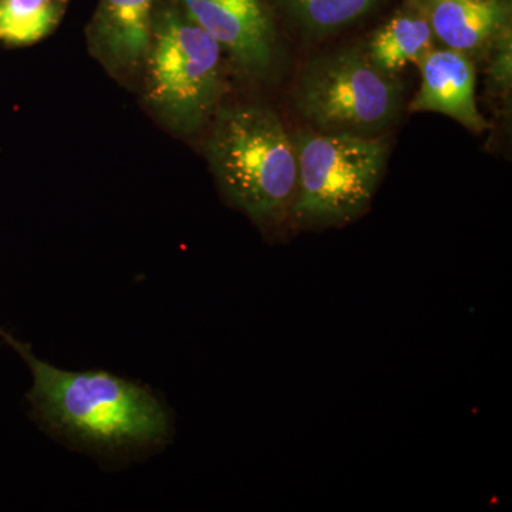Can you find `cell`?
<instances>
[{
  "mask_svg": "<svg viewBox=\"0 0 512 512\" xmlns=\"http://www.w3.org/2000/svg\"><path fill=\"white\" fill-rule=\"evenodd\" d=\"M33 375L26 396L33 414L52 433L104 456L151 450L170 436V417L156 394L119 376L67 372L33 355L26 343L0 328Z\"/></svg>",
  "mask_w": 512,
  "mask_h": 512,
  "instance_id": "cell-1",
  "label": "cell"
},
{
  "mask_svg": "<svg viewBox=\"0 0 512 512\" xmlns=\"http://www.w3.org/2000/svg\"><path fill=\"white\" fill-rule=\"evenodd\" d=\"M207 156L222 194L264 231L291 222L298 183L295 143L274 111L218 110Z\"/></svg>",
  "mask_w": 512,
  "mask_h": 512,
  "instance_id": "cell-2",
  "label": "cell"
},
{
  "mask_svg": "<svg viewBox=\"0 0 512 512\" xmlns=\"http://www.w3.org/2000/svg\"><path fill=\"white\" fill-rule=\"evenodd\" d=\"M224 50L174 3L157 5L144 63L143 103L177 136L197 133L215 116L224 93Z\"/></svg>",
  "mask_w": 512,
  "mask_h": 512,
  "instance_id": "cell-3",
  "label": "cell"
},
{
  "mask_svg": "<svg viewBox=\"0 0 512 512\" xmlns=\"http://www.w3.org/2000/svg\"><path fill=\"white\" fill-rule=\"evenodd\" d=\"M298 183L291 224L299 229L338 228L362 217L375 197L386 163L379 138L355 134H299Z\"/></svg>",
  "mask_w": 512,
  "mask_h": 512,
  "instance_id": "cell-4",
  "label": "cell"
},
{
  "mask_svg": "<svg viewBox=\"0 0 512 512\" xmlns=\"http://www.w3.org/2000/svg\"><path fill=\"white\" fill-rule=\"evenodd\" d=\"M399 101L396 79L356 49L313 60L296 92L298 109L320 133L373 136L396 116Z\"/></svg>",
  "mask_w": 512,
  "mask_h": 512,
  "instance_id": "cell-5",
  "label": "cell"
},
{
  "mask_svg": "<svg viewBox=\"0 0 512 512\" xmlns=\"http://www.w3.org/2000/svg\"><path fill=\"white\" fill-rule=\"evenodd\" d=\"M217 40L241 72L264 76L274 63L275 29L262 0H170Z\"/></svg>",
  "mask_w": 512,
  "mask_h": 512,
  "instance_id": "cell-6",
  "label": "cell"
},
{
  "mask_svg": "<svg viewBox=\"0 0 512 512\" xmlns=\"http://www.w3.org/2000/svg\"><path fill=\"white\" fill-rule=\"evenodd\" d=\"M157 0H99L87 28L90 53L121 83L141 77L153 35Z\"/></svg>",
  "mask_w": 512,
  "mask_h": 512,
  "instance_id": "cell-7",
  "label": "cell"
},
{
  "mask_svg": "<svg viewBox=\"0 0 512 512\" xmlns=\"http://www.w3.org/2000/svg\"><path fill=\"white\" fill-rule=\"evenodd\" d=\"M421 86L410 111L440 113L481 133L488 123L478 111L476 69L466 53L431 49L419 63Z\"/></svg>",
  "mask_w": 512,
  "mask_h": 512,
  "instance_id": "cell-8",
  "label": "cell"
},
{
  "mask_svg": "<svg viewBox=\"0 0 512 512\" xmlns=\"http://www.w3.org/2000/svg\"><path fill=\"white\" fill-rule=\"evenodd\" d=\"M510 15L508 0H434L429 23L447 49L470 56L508 28Z\"/></svg>",
  "mask_w": 512,
  "mask_h": 512,
  "instance_id": "cell-9",
  "label": "cell"
},
{
  "mask_svg": "<svg viewBox=\"0 0 512 512\" xmlns=\"http://www.w3.org/2000/svg\"><path fill=\"white\" fill-rule=\"evenodd\" d=\"M434 33L429 19L399 15L382 26L367 46L370 63L387 76H396L409 64H417L433 47Z\"/></svg>",
  "mask_w": 512,
  "mask_h": 512,
  "instance_id": "cell-10",
  "label": "cell"
},
{
  "mask_svg": "<svg viewBox=\"0 0 512 512\" xmlns=\"http://www.w3.org/2000/svg\"><path fill=\"white\" fill-rule=\"evenodd\" d=\"M67 0H0V46L29 47L52 35Z\"/></svg>",
  "mask_w": 512,
  "mask_h": 512,
  "instance_id": "cell-11",
  "label": "cell"
},
{
  "mask_svg": "<svg viewBox=\"0 0 512 512\" xmlns=\"http://www.w3.org/2000/svg\"><path fill=\"white\" fill-rule=\"evenodd\" d=\"M298 18L315 32L349 25L372 9L376 0H289Z\"/></svg>",
  "mask_w": 512,
  "mask_h": 512,
  "instance_id": "cell-12",
  "label": "cell"
},
{
  "mask_svg": "<svg viewBox=\"0 0 512 512\" xmlns=\"http://www.w3.org/2000/svg\"><path fill=\"white\" fill-rule=\"evenodd\" d=\"M494 57L491 62L490 74L491 83L495 89L507 92L511 86L512 76V45H511V29L510 26L505 28L494 39Z\"/></svg>",
  "mask_w": 512,
  "mask_h": 512,
  "instance_id": "cell-13",
  "label": "cell"
}]
</instances>
